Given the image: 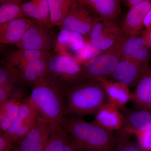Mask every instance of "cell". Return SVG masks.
<instances>
[{
    "label": "cell",
    "instance_id": "obj_36",
    "mask_svg": "<svg viewBox=\"0 0 151 151\" xmlns=\"http://www.w3.org/2000/svg\"><path fill=\"white\" fill-rule=\"evenodd\" d=\"M10 151H20L19 150V149L18 148V147H14L12 149V150H11Z\"/></svg>",
    "mask_w": 151,
    "mask_h": 151
},
{
    "label": "cell",
    "instance_id": "obj_28",
    "mask_svg": "<svg viewBox=\"0 0 151 151\" xmlns=\"http://www.w3.org/2000/svg\"><path fill=\"white\" fill-rule=\"evenodd\" d=\"M149 47L139 50L134 53L128 56H122L123 58L132 60L140 65H148V63L150 57V52Z\"/></svg>",
    "mask_w": 151,
    "mask_h": 151
},
{
    "label": "cell",
    "instance_id": "obj_12",
    "mask_svg": "<svg viewBox=\"0 0 151 151\" xmlns=\"http://www.w3.org/2000/svg\"><path fill=\"white\" fill-rule=\"evenodd\" d=\"M36 23L31 19L21 18L0 24V42L16 45L27 31Z\"/></svg>",
    "mask_w": 151,
    "mask_h": 151
},
{
    "label": "cell",
    "instance_id": "obj_13",
    "mask_svg": "<svg viewBox=\"0 0 151 151\" xmlns=\"http://www.w3.org/2000/svg\"><path fill=\"white\" fill-rule=\"evenodd\" d=\"M151 8V1L143 0L142 2L128 12L123 24L124 33L129 36H137L144 26L145 18Z\"/></svg>",
    "mask_w": 151,
    "mask_h": 151
},
{
    "label": "cell",
    "instance_id": "obj_11",
    "mask_svg": "<svg viewBox=\"0 0 151 151\" xmlns=\"http://www.w3.org/2000/svg\"><path fill=\"white\" fill-rule=\"evenodd\" d=\"M148 68L122 57L111 77L129 87L136 86Z\"/></svg>",
    "mask_w": 151,
    "mask_h": 151
},
{
    "label": "cell",
    "instance_id": "obj_32",
    "mask_svg": "<svg viewBox=\"0 0 151 151\" xmlns=\"http://www.w3.org/2000/svg\"><path fill=\"white\" fill-rule=\"evenodd\" d=\"M62 151H83L78 144L71 137L70 140L66 144Z\"/></svg>",
    "mask_w": 151,
    "mask_h": 151
},
{
    "label": "cell",
    "instance_id": "obj_17",
    "mask_svg": "<svg viewBox=\"0 0 151 151\" xmlns=\"http://www.w3.org/2000/svg\"><path fill=\"white\" fill-rule=\"evenodd\" d=\"M22 8L27 18H31L47 30L51 28L47 0H31L23 2Z\"/></svg>",
    "mask_w": 151,
    "mask_h": 151
},
{
    "label": "cell",
    "instance_id": "obj_7",
    "mask_svg": "<svg viewBox=\"0 0 151 151\" xmlns=\"http://www.w3.org/2000/svg\"><path fill=\"white\" fill-rule=\"evenodd\" d=\"M86 7L75 1L60 27L78 33L88 40L90 33L98 20Z\"/></svg>",
    "mask_w": 151,
    "mask_h": 151
},
{
    "label": "cell",
    "instance_id": "obj_30",
    "mask_svg": "<svg viewBox=\"0 0 151 151\" xmlns=\"http://www.w3.org/2000/svg\"><path fill=\"white\" fill-rule=\"evenodd\" d=\"M114 151H145L140 147L139 144L135 141H125L116 145Z\"/></svg>",
    "mask_w": 151,
    "mask_h": 151
},
{
    "label": "cell",
    "instance_id": "obj_14",
    "mask_svg": "<svg viewBox=\"0 0 151 151\" xmlns=\"http://www.w3.org/2000/svg\"><path fill=\"white\" fill-rule=\"evenodd\" d=\"M95 115V119L92 122L110 132L120 129L124 122L122 111L109 102L102 106Z\"/></svg>",
    "mask_w": 151,
    "mask_h": 151
},
{
    "label": "cell",
    "instance_id": "obj_34",
    "mask_svg": "<svg viewBox=\"0 0 151 151\" xmlns=\"http://www.w3.org/2000/svg\"><path fill=\"white\" fill-rule=\"evenodd\" d=\"M143 0H124L122 1L124 4L130 9L137 5L142 1Z\"/></svg>",
    "mask_w": 151,
    "mask_h": 151
},
{
    "label": "cell",
    "instance_id": "obj_23",
    "mask_svg": "<svg viewBox=\"0 0 151 151\" xmlns=\"http://www.w3.org/2000/svg\"><path fill=\"white\" fill-rule=\"evenodd\" d=\"M49 9L50 21L52 27L59 26L75 1L74 0H47Z\"/></svg>",
    "mask_w": 151,
    "mask_h": 151
},
{
    "label": "cell",
    "instance_id": "obj_5",
    "mask_svg": "<svg viewBox=\"0 0 151 151\" xmlns=\"http://www.w3.org/2000/svg\"><path fill=\"white\" fill-rule=\"evenodd\" d=\"M129 37L124 33L113 47L83 64L85 80H96L100 77L108 79L112 76L122 58L123 45Z\"/></svg>",
    "mask_w": 151,
    "mask_h": 151
},
{
    "label": "cell",
    "instance_id": "obj_2",
    "mask_svg": "<svg viewBox=\"0 0 151 151\" xmlns=\"http://www.w3.org/2000/svg\"><path fill=\"white\" fill-rule=\"evenodd\" d=\"M61 125L83 151H114L113 132L77 116L65 115Z\"/></svg>",
    "mask_w": 151,
    "mask_h": 151
},
{
    "label": "cell",
    "instance_id": "obj_33",
    "mask_svg": "<svg viewBox=\"0 0 151 151\" xmlns=\"http://www.w3.org/2000/svg\"><path fill=\"white\" fill-rule=\"evenodd\" d=\"M145 39L150 48H151V29H146L143 31L142 37Z\"/></svg>",
    "mask_w": 151,
    "mask_h": 151
},
{
    "label": "cell",
    "instance_id": "obj_16",
    "mask_svg": "<svg viewBox=\"0 0 151 151\" xmlns=\"http://www.w3.org/2000/svg\"><path fill=\"white\" fill-rule=\"evenodd\" d=\"M78 2L87 8L92 9L99 16V19L105 21H113L121 12L119 0H79Z\"/></svg>",
    "mask_w": 151,
    "mask_h": 151
},
{
    "label": "cell",
    "instance_id": "obj_20",
    "mask_svg": "<svg viewBox=\"0 0 151 151\" xmlns=\"http://www.w3.org/2000/svg\"><path fill=\"white\" fill-rule=\"evenodd\" d=\"M47 59L39 60L27 65L19 72L20 80L32 87L39 80L46 77Z\"/></svg>",
    "mask_w": 151,
    "mask_h": 151
},
{
    "label": "cell",
    "instance_id": "obj_26",
    "mask_svg": "<svg viewBox=\"0 0 151 151\" xmlns=\"http://www.w3.org/2000/svg\"><path fill=\"white\" fill-rule=\"evenodd\" d=\"M148 47L144 38L137 36L129 37L125 41L122 49V56H128L139 50Z\"/></svg>",
    "mask_w": 151,
    "mask_h": 151
},
{
    "label": "cell",
    "instance_id": "obj_1",
    "mask_svg": "<svg viewBox=\"0 0 151 151\" xmlns=\"http://www.w3.org/2000/svg\"><path fill=\"white\" fill-rule=\"evenodd\" d=\"M65 115L81 116L95 115L108 103L104 87L96 80H86L70 86L63 92Z\"/></svg>",
    "mask_w": 151,
    "mask_h": 151
},
{
    "label": "cell",
    "instance_id": "obj_19",
    "mask_svg": "<svg viewBox=\"0 0 151 151\" xmlns=\"http://www.w3.org/2000/svg\"><path fill=\"white\" fill-rule=\"evenodd\" d=\"M132 94V100L136 108L151 112V69L146 70Z\"/></svg>",
    "mask_w": 151,
    "mask_h": 151
},
{
    "label": "cell",
    "instance_id": "obj_18",
    "mask_svg": "<svg viewBox=\"0 0 151 151\" xmlns=\"http://www.w3.org/2000/svg\"><path fill=\"white\" fill-rule=\"evenodd\" d=\"M53 53L50 52L18 49L9 54L5 62L14 68L19 72L30 63L39 60L47 59Z\"/></svg>",
    "mask_w": 151,
    "mask_h": 151
},
{
    "label": "cell",
    "instance_id": "obj_6",
    "mask_svg": "<svg viewBox=\"0 0 151 151\" xmlns=\"http://www.w3.org/2000/svg\"><path fill=\"white\" fill-rule=\"evenodd\" d=\"M124 116L122 127L114 134L116 145L129 140L133 135L151 128V112L137 109L121 110Z\"/></svg>",
    "mask_w": 151,
    "mask_h": 151
},
{
    "label": "cell",
    "instance_id": "obj_25",
    "mask_svg": "<svg viewBox=\"0 0 151 151\" xmlns=\"http://www.w3.org/2000/svg\"><path fill=\"white\" fill-rule=\"evenodd\" d=\"M37 112L30 105L27 99L24 102H22L16 119L4 133L11 137L22 125L37 116Z\"/></svg>",
    "mask_w": 151,
    "mask_h": 151
},
{
    "label": "cell",
    "instance_id": "obj_27",
    "mask_svg": "<svg viewBox=\"0 0 151 151\" xmlns=\"http://www.w3.org/2000/svg\"><path fill=\"white\" fill-rule=\"evenodd\" d=\"M102 52L90 42L86 40L84 47L75 52V58L80 63L84 64Z\"/></svg>",
    "mask_w": 151,
    "mask_h": 151
},
{
    "label": "cell",
    "instance_id": "obj_10",
    "mask_svg": "<svg viewBox=\"0 0 151 151\" xmlns=\"http://www.w3.org/2000/svg\"><path fill=\"white\" fill-rule=\"evenodd\" d=\"M50 124L38 113L34 127L19 142L20 151H42L50 136Z\"/></svg>",
    "mask_w": 151,
    "mask_h": 151
},
{
    "label": "cell",
    "instance_id": "obj_22",
    "mask_svg": "<svg viewBox=\"0 0 151 151\" xmlns=\"http://www.w3.org/2000/svg\"><path fill=\"white\" fill-rule=\"evenodd\" d=\"M0 24L21 18H27L22 8V1L1 0Z\"/></svg>",
    "mask_w": 151,
    "mask_h": 151
},
{
    "label": "cell",
    "instance_id": "obj_3",
    "mask_svg": "<svg viewBox=\"0 0 151 151\" xmlns=\"http://www.w3.org/2000/svg\"><path fill=\"white\" fill-rule=\"evenodd\" d=\"M27 100L51 128L61 124L66 109L64 93L47 77L34 84Z\"/></svg>",
    "mask_w": 151,
    "mask_h": 151
},
{
    "label": "cell",
    "instance_id": "obj_29",
    "mask_svg": "<svg viewBox=\"0 0 151 151\" xmlns=\"http://www.w3.org/2000/svg\"><path fill=\"white\" fill-rule=\"evenodd\" d=\"M140 147L145 151H151V128L135 135Z\"/></svg>",
    "mask_w": 151,
    "mask_h": 151
},
{
    "label": "cell",
    "instance_id": "obj_9",
    "mask_svg": "<svg viewBox=\"0 0 151 151\" xmlns=\"http://www.w3.org/2000/svg\"><path fill=\"white\" fill-rule=\"evenodd\" d=\"M48 31L36 23L27 31L16 46L19 49L50 52L55 47V40Z\"/></svg>",
    "mask_w": 151,
    "mask_h": 151
},
{
    "label": "cell",
    "instance_id": "obj_35",
    "mask_svg": "<svg viewBox=\"0 0 151 151\" xmlns=\"http://www.w3.org/2000/svg\"><path fill=\"white\" fill-rule=\"evenodd\" d=\"M144 26L146 27V29H151V8L144 20Z\"/></svg>",
    "mask_w": 151,
    "mask_h": 151
},
{
    "label": "cell",
    "instance_id": "obj_8",
    "mask_svg": "<svg viewBox=\"0 0 151 151\" xmlns=\"http://www.w3.org/2000/svg\"><path fill=\"white\" fill-rule=\"evenodd\" d=\"M124 34L122 29L113 21H105L98 19L87 41L104 52L115 45Z\"/></svg>",
    "mask_w": 151,
    "mask_h": 151
},
{
    "label": "cell",
    "instance_id": "obj_21",
    "mask_svg": "<svg viewBox=\"0 0 151 151\" xmlns=\"http://www.w3.org/2000/svg\"><path fill=\"white\" fill-rule=\"evenodd\" d=\"M22 103L20 100L11 98L0 106L1 133L5 132L15 120Z\"/></svg>",
    "mask_w": 151,
    "mask_h": 151
},
{
    "label": "cell",
    "instance_id": "obj_31",
    "mask_svg": "<svg viewBox=\"0 0 151 151\" xmlns=\"http://www.w3.org/2000/svg\"><path fill=\"white\" fill-rule=\"evenodd\" d=\"M16 143L4 133L0 134V151H10Z\"/></svg>",
    "mask_w": 151,
    "mask_h": 151
},
{
    "label": "cell",
    "instance_id": "obj_24",
    "mask_svg": "<svg viewBox=\"0 0 151 151\" xmlns=\"http://www.w3.org/2000/svg\"><path fill=\"white\" fill-rule=\"evenodd\" d=\"M70 138L61 124L52 127L48 142L42 151H62Z\"/></svg>",
    "mask_w": 151,
    "mask_h": 151
},
{
    "label": "cell",
    "instance_id": "obj_15",
    "mask_svg": "<svg viewBox=\"0 0 151 151\" xmlns=\"http://www.w3.org/2000/svg\"><path fill=\"white\" fill-rule=\"evenodd\" d=\"M96 81L100 82L104 87L109 103L121 111L125 109L126 105L132 100V94L127 85L119 81H111L102 77L97 78Z\"/></svg>",
    "mask_w": 151,
    "mask_h": 151
},
{
    "label": "cell",
    "instance_id": "obj_4",
    "mask_svg": "<svg viewBox=\"0 0 151 151\" xmlns=\"http://www.w3.org/2000/svg\"><path fill=\"white\" fill-rule=\"evenodd\" d=\"M47 63V78L63 92L70 86L86 81L82 64L68 53H53Z\"/></svg>",
    "mask_w": 151,
    "mask_h": 151
}]
</instances>
